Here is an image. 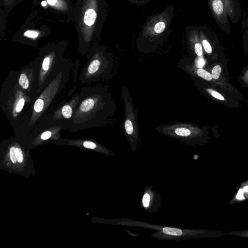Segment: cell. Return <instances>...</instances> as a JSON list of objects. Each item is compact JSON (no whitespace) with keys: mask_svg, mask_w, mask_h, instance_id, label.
Segmentation results:
<instances>
[{"mask_svg":"<svg viewBox=\"0 0 248 248\" xmlns=\"http://www.w3.org/2000/svg\"><path fill=\"white\" fill-rule=\"evenodd\" d=\"M16 154L18 162H19V163L22 162L23 159V157L22 151L20 150V149L18 148H16Z\"/></svg>","mask_w":248,"mask_h":248,"instance_id":"e0dca14e","label":"cell"},{"mask_svg":"<svg viewBox=\"0 0 248 248\" xmlns=\"http://www.w3.org/2000/svg\"><path fill=\"white\" fill-rule=\"evenodd\" d=\"M156 130L162 135L178 140L186 144H192L197 134L195 128L186 123L162 124L158 126Z\"/></svg>","mask_w":248,"mask_h":248,"instance_id":"7a4b0ae2","label":"cell"},{"mask_svg":"<svg viewBox=\"0 0 248 248\" xmlns=\"http://www.w3.org/2000/svg\"><path fill=\"white\" fill-rule=\"evenodd\" d=\"M204 64V61L202 58H199L197 61L196 66L199 68H202Z\"/></svg>","mask_w":248,"mask_h":248,"instance_id":"cb8c5ba5","label":"cell"},{"mask_svg":"<svg viewBox=\"0 0 248 248\" xmlns=\"http://www.w3.org/2000/svg\"><path fill=\"white\" fill-rule=\"evenodd\" d=\"M100 62L98 60H95L91 62L88 67V72L90 74H93L99 69Z\"/></svg>","mask_w":248,"mask_h":248,"instance_id":"9c48e42d","label":"cell"},{"mask_svg":"<svg viewBox=\"0 0 248 248\" xmlns=\"http://www.w3.org/2000/svg\"><path fill=\"white\" fill-rule=\"evenodd\" d=\"M211 5L215 20L224 31L230 33V25L227 13L232 12V4L229 0H211ZM231 14V13H230Z\"/></svg>","mask_w":248,"mask_h":248,"instance_id":"277c9868","label":"cell"},{"mask_svg":"<svg viewBox=\"0 0 248 248\" xmlns=\"http://www.w3.org/2000/svg\"><path fill=\"white\" fill-rule=\"evenodd\" d=\"M62 113L64 118H70L72 115V109L69 105H65L62 108Z\"/></svg>","mask_w":248,"mask_h":248,"instance_id":"8fae6325","label":"cell"},{"mask_svg":"<svg viewBox=\"0 0 248 248\" xmlns=\"http://www.w3.org/2000/svg\"><path fill=\"white\" fill-rule=\"evenodd\" d=\"M248 23V17L247 18V19L245 21V25L246 24Z\"/></svg>","mask_w":248,"mask_h":248,"instance_id":"f1b7e54d","label":"cell"},{"mask_svg":"<svg viewBox=\"0 0 248 248\" xmlns=\"http://www.w3.org/2000/svg\"><path fill=\"white\" fill-rule=\"evenodd\" d=\"M244 190L245 191H247L248 190V186H246L245 187H244Z\"/></svg>","mask_w":248,"mask_h":248,"instance_id":"83f0119b","label":"cell"},{"mask_svg":"<svg viewBox=\"0 0 248 248\" xmlns=\"http://www.w3.org/2000/svg\"><path fill=\"white\" fill-rule=\"evenodd\" d=\"M146 227L156 230L150 236L162 240H186L195 234V232L191 230L156 226L147 223Z\"/></svg>","mask_w":248,"mask_h":248,"instance_id":"3957f363","label":"cell"},{"mask_svg":"<svg viewBox=\"0 0 248 248\" xmlns=\"http://www.w3.org/2000/svg\"><path fill=\"white\" fill-rule=\"evenodd\" d=\"M165 29V24L163 22H158L155 26L154 30L157 33L162 32Z\"/></svg>","mask_w":248,"mask_h":248,"instance_id":"5bb4252c","label":"cell"},{"mask_svg":"<svg viewBox=\"0 0 248 248\" xmlns=\"http://www.w3.org/2000/svg\"><path fill=\"white\" fill-rule=\"evenodd\" d=\"M202 45L203 46L204 50L208 54L212 52V47L209 42L206 39H203L202 40Z\"/></svg>","mask_w":248,"mask_h":248,"instance_id":"4fadbf2b","label":"cell"},{"mask_svg":"<svg viewBox=\"0 0 248 248\" xmlns=\"http://www.w3.org/2000/svg\"><path fill=\"white\" fill-rule=\"evenodd\" d=\"M57 0H47V3L51 5H54L56 3Z\"/></svg>","mask_w":248,"mask_h":248,"instance_id":"484cf974","label":"cell"},{"mask_svg":"<svg viewBox=\"0 0 248 248\" xmlns=\"http://www.w3.org/2000/svg\"><path fill=\"white\" fill-rule=\"evenodd\" d=\"M245 30L244 31V35L246 36L248 39V23L245 25Z\"/></svg>","mask_w":248,"mask_h":248,"instance_id":"d4e9b609","label":"cell"},{"mask_svg":"<svg viewBox=\"0 0 248 248\" xmlns=\"http://www.w3.org/2000/svg\"><path fill=\"white\" fill-rule=\"evenodd\" d=\"M196 73L199 77L208 81L211 80L213 78L209 72L201 68L197 70Z\"/></svg>","mask_w":248,"mask_h":248,"instance_id":"ba28073f","label":"cell"},{"mask_svg":"<svg viewBox=\"0 0 248 248\" xmlns=\"http://www.w3.org/2000/svg\"><path fill=\"white\" fill-rule=\"evenodd\" d=\"M83 146L86 148L92 149H95L96 147V145L95 143L90 141H86L84 142Z\"/></svg>","mask_w":248,"mask_h":248,"instance_id":"ac0fdd59","label":"cell"},{"mask_svg":"<svg viewBox=\"0 0 248 248\" xmlns=\"http://www.w3.org/2000/svg\"><path fill=\"white\" fill-rule=\"evenodd\" d=\"M16 148H15L14 146H12L11 147L10 150V156L11 160L14 163H16L17 160L16 154Z\"/></svg>","mask_w":248,"mask_h":248,"instance_id":"2e32d148","label":"cell"},{"mask_svg":"<svg viewBox=\"0 0 248 248\" xmlns=\"http://www.w3.org/2000/svg\"><path fill=\"white\" fill-rule=\"evenodd\" d=\"M162 202L160 194L153 186H146L140 200L141 208L148 213H155L159 210Z\"/></svg>","mask_w":248,"mask_h":248,"instance_id":"5b68a950","label":"cell"},{"mask_svg":"<svg viewBox=\"0 0 248 248\" xmlns=\"http://www.w3.org/2000/svg\"><path fill=\"white\" fill-rule=\"evenodd\" d=\"M24 35L29 37L35 38L38 35V33L36 31H28L25 32Z\"/></svg>","mask_w":248,"mask_h":248,"instance_id":"ffe728a7","label":"cell"},{"mask_svg":"<svg viewBox=\"0 0 248 248\" xmlns=\"http://www.w3.org/2000/svg\"><path fill=\"white\" fill-rule=\"evenodd\" d=\"M194 48L195 52L198 56L201 57L202 55V44L200 43L197 42L195 43L194 45Z\"/></svg>","mask_w":248,"mask_h":248,"instance_id":"9a60e30c","label":"cell"},{"mask_svg":"<svg viewBox=\"0 0 248 248\" xmlns=\"http://www.w3.org/2000/svg\"><path fill=\"white\" fill-rule=\"evenodd\" d=\"M24 104V99L23 98H21L18 101V104H17L16 107V110L18 112L21 111L23 107Z\"/></svg>","mask_w":248,"mask_h":248,"instance_id":"44dd1931","label":"cell"},{"mask_svg":"<svg viewBox=\"0 0 248 248\" xmlns=\"http://www.w3.org/2000/svg\"><path fill=\"white\" fill-rule=\"evenodd\" d=\"M211 93L213 96L219 100H223L224 99L223 96L217 92L213 91Z\"/></svg>","mask_w":248,"mask_h":248,"instance_id":"7402d4cb","label":"cell"},{"mask_svg":"<svg viewBox=\"0 0 248 248\" xmlns=\"http://www.w3.org/2000/svg\"><path fill=\"white\" fill-rule=\"evenodd\" d=\"M221 72V67L218 65H216L212 70L211 75L212 78L215 79H217L219 78Z\"/></svg>","mask_w":248,"mask_h":248,"instance_id":"7c38bea8","label":"cell"},{"mask_svg":"<svg viewBox=\"0 0 248 248\" xmlns=\"http://www.w3.org/2000/svg\"><path fill=\"white\" fill-rule=\"evenodd\" d=\"M50 63V59L49 57H46L44 59L43 63L42 68L44 70L46 71L48 69L49 65Z\"/></svg>","mask_w":248,"mask_h":248,"instance_id":"d6986e66","label":"cell"},{"mask_svg":"<svg viewBox=\"0 0 248 248\" xmlns=\"http://www.w3.org/2000/svg\"><path fill=\"white\" fill-rule=\"evenodd\" d=\"M41 5L43 6H46V1H43L42 2H41Z\"/></svg>","mask_w":248,"mask_h":248,"instance_id":"4316f807","label":"cell"},{"mask_svg":"<svg viewBox=\"0 0 248 248\" xmlns=\"http://www.w3.org/2000/svg\"><path fill=\"white\" fill-rule=\"evenodd\" d=\"M122 95L124 107V130L131 150L135 152L140 142L137 108L133 104L127 87L123 86Z\"/></svg>","mask_w":248,"mask_h":248,"instance_id":"6da1fadb","label":"cell"},{"mask_svg":"<svg viewBox=\"0 0 248 248\" xmlns=\"http://www.w3.org/2000/svg\"><path fill=\"white\" fill-rule=\"evenodd\" d=\"M96 18V13L93 9H89L84 14V22L87 26H92Z\"/></svg>","mask_w":248,"mask_h":248,"instance_id":"8992f818","label":"cell"},{"mask_svg":"<svg viewBox=\"0 0 248 248\" xmlns=\"http://www.w3.org/2000/svg\"><path fill=\"white\" fill-rule=\"evenodd\" d=\"M20 85L24 89H27L29 87V81L25 74H21L19 79Z\"/></svg>","mask_w":248,"mask_h":248,"instance_id":"30bf717a","label":"cell"},{"mask_svg":"<svg viewBox=\"0 0 248 248\" xmlns=\"http://www.w3.org/2000/svg\"><path fill=\"white\" fill-rule=\"evenodd\" d=\"M94 105V101L92 98H89L82 102L80 105V109L82 111H87L92 109Z\"/></svg>","mask_w":248,"mask_h":248,"instance_id":"52a82bcc","label":"cell"},{"mask_svg":"<svg viewBox=\"0 0 248 248\" xmlns=\"http://www.w3.org/2000/svg\"><path fill=\"white\" fill-rule=\"evenodd\" d=\"M51 136V132L49 131H47L44 132L41 136V138L43 140H46L49 138Z\"/></svg>","mask_w":248,"mask_h":248,"instance_id":"603a6c76","label":"cell"}]
</instances>
